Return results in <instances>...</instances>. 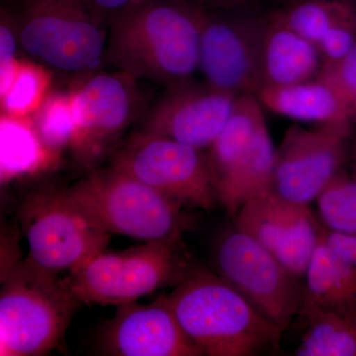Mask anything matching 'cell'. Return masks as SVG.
<instances>
[{"label": "cell", "mask_w": 356, "mask_h": 356, "mask_svg": "<svg viewBox=\"0 0 356 356\" xmlns=\"http://www.w3.org/2000/svg\"><path fill=\"white\" fill-rule=\"evenodd\" d=\"M207 10L191 0H145L110 22L104 64L170 88L199 69Z\"/></svg>", "instance_id": "cell-1"}, {"label": "cell", "mask_w": 356, "mask_h": 356, "mask_svg": "<svg viewBox=\"0 0 356 356\" xmlns=\"http://www.w3.org/2000/svg\"><path fill=\"white\" fill-rule=\"evenodd\" d=\"M161 298L202 355L252 356L280 348L284 330L219 274L187 266L172 291Z\"/></svg>", "instance_id": "cell-2"}, {"label": "cell", "mask_w": 356, "mask_h": 356, "mask_svg": "<svg viewBox=\"0 0 356 356\" xmlns=\"http://www.w3.org/2000/svg\"><path fill=\"white\" fill-rule=\"evenodd\" d=\"M65 193L90 226L111 236L181 242L191 226L180 204L112 166L91 170Z\"/></svg>", "instance_id": "cell-3"}, {"label": "cell", "mask_w": 356, "mask_h": 356, "mask_svg": "<svg viewBox=\"0 0 356 356\" xmlns=\"http://www.w3.org/2000/svg\"><path fill=\"white\" fill-rule=\"evenodd\" d=\"M4 8L35 62L74 77L104 64L108 26L88 0H9Z\"/></svg>", "instance_id": "cell-4"}, {"label": "cell", "mask_w": 356, "mask_h": 356, "mask_svg": "<svg viewBox=\"0 0 356 356\" xmlns=\"http://www.w3.org/2000/svg\"><path fill=\"white\" fill-rule=\"evenodd\" d=\"M81 305L67 280L28 259L1 267L0 355H48Z\"/></svg>", "instance_id": "cell-5"}, {"label": "cell", "mask_w": 356, "mask_h": 356, "mask_svg": "<svg viewBox=\"0 0 356 356\" xmlns=\"http://www.w3.org/2000/svg\"><path fill=\"white\" fill-rule=\"evenodd\" d=\"M207 156L218 202L229 216L273 191L276 149L257 95L236 97L228 123Z\"/></svg>", "instance_id": "cell-6"}, {"label": "cell", "mask_w": 356, "mask_h": 356, "mask_svg": "<svg viewBox=\"0 0 356 356\" xmlns=\"http://www.w3.org/2000/svg\"><path fill=\"white\" fill-rule=\"evenodd\" d=\"M188 266L181 242H145L91 257L70 271L67 284L83 305H122L175 284Z\"/></svg>", "instance_id": "cell-7"}, {"label": "cell", "mask_w": 356, "mask_h": 356, "mask_svg": "<svg viewBox=\"0 0 356 356\" xmlns=\"http://www.w3.org/2000/svg\"><path fill=\"white\" fill-rule=\"evenodd\" d=\"M138 81L120 70L74 77L69 90L74 115L70 149L83 168L95 170L113 154L131 124L146 112Z\"/></svg>", "instance_id": "cell-8"}, {"label": "cell", "mask_w": 356, "mask_h": 356, "mask_svg": "<svg viewBox=\"0 0 356 356\" xmlns=\"http://www.w3.org/2000/svg\"><path fill=\"white\" fill-rule=\"evenodd\" d=\"M110 166L182 207L210 211L218 202L207 154L177 140L135 131L111 154Z\"/></svg>", "instance_id": "cell-9"}, {"label": "cell", "mask_w": 356, "mask_h": 356, "mask_svg": "<svg viewBox=\"0 0 356 356\" xmlns=\"http://www.w3.org/2000/svg\"><path fill=\"white\" fill-rule=\"evenodd\" d=\"M19 220L29 247L27 259L51 273L74 270L104 252L111 238L88 224L65 191L30 192L20 204Z\"/></svg>", "instance_id": "cell-10"}, {"label": "cell", "mask_w": 356, "mask_h": 356, "mask_svg": "<svg viewBox=\"0 0 356 356\" xmlns=\"http://www.w3.org/2000/svg\"><path fill=\"white\" fill-rule=\"evenodd\" d=\"M215 261L218 274L255 310L284 331L287 329L303 303L305 284L301 277L236 227L220 238Z\"/></svg>", "instance_id": "cell-11"}, {"label": "cell", "mask_w": 356, "mask_h": 356, "mask_svg": "<svg viewBox=\"0 0 356 356\" xmlns=\"http://www.w3.org/2000/svg\"><path fill=\"white\" fill-rule=\"evenodd\" d=\"M351 121L288 129L276 149L273 191L292 202L310 205L343 170Z\"/></svg>", "instance_id": "cell-12"}, {"label": "cell", "mask_w": 356, "mask_h": 356, "mask_svg": "<svg viewBox=\"0 0 356 356\" xmlns=\"http://www.w3.org/2000/svg\"><path fill=\"white\" fill-rule=\"evenodd\" d=\"M267 19L206 13L199 69L205 83L236 96L257 95L262 86L261 51Z\"/></svg>", "instance_id": "cell-13"}, {"label": "cell", "mask_w": 356, "mask_h": 356, "mask_svg": "<svg viewBox=\"0 0 356 356\" xmlns=\"http://www.w3.org/2000/svg\"><path fill=\"white\" fill-rule=\"evenodd\" d=\"M236 97L189 79L166 88L143 115L140 131L198 149L210 147L228 123Z\"/></svg>", "instance_id": "cell-14"}, {"label": "cell", "mask_w": 356, "mask_h": 356, "mask_svg": "<svg viewBox=\"0 0 356 356\" xmlns=\"http://www.w3.org/2000/svg\"><path fill=\"white\" fill-rule=\"evenodd\" d=\"M235 219L236 229L261 243L293 274L305 277L321 231L309 205L270 191L245 203Z\"/></svg>", "instance_id": "cell-15"}, {"label": "cell", "mask_w": 356, "mask_h": 356, "mask_svg": "<svg viewBox=\"0 0 356 356\" xmlns=\"http://www.w3.org/2000/svg\"><path fill=\"white\" fill-rule=\"evenodd\" d=\"M104 355L202 356L161 296L149 305L122 304L98 337Z\"/></svg>", "instance_id": "cell-16"}, {"label": "cell", "mask_w": 356, "mask_h": 356, "mask_svg": "<svg viewBox=\"0 0 356 356\" xmlns=\"http://www.w3.org/2000/svg\"><path fill=\"white\" fill-rule=\"evenodd\" d=\"M317 46L274 16L267 18L261 51L262 86H286L316 79L322 69Z\"/></svg>", "instance_id": "cell-17"}, {"label": "cell", "mask_w": 356, "mask_h": 356, "mask_svg": "<svg viewBox=\"0 0 356 356\" xmlns=\"http://www.w3.org/2000/svg\"><path fill=\"white\" fill-rule=\"evenodd\" d=\"M305 278L299 314L329 311L356 318V270L332 254L320 236Z\"/></svg>", "instance_id": "cell-18"}, {"label": "cell", "mask_w": 356, "mask_h": 356, "mask_svg": "<svg viewBox=\"0 0 356 356\" xmlns=\"http://www.w3.org/2000/svg\"><path fill=\"white\" fill-rule=\"evenodd\" d=\"M60 158L40 138L31 115L0 117V180L4 185L53 170Z\"/></svg>", "instance_id": "cell-19"}, {"label": "cell", "mask_w": 356, "mask_h": 356, "mask_svg": "<svg viewBox=\"0 0 356 356\" xmlns=\"http://www.w3.org/2000/svg\"><path fill=\"white\" fill-rule=\"evenodd\" d=\"M257 97L274 113L320 124L353 121L334 89L316 79L286 86H264Z\"/></svg>", "instance_id": "cell-20"}, {"label": "cell", "mask_w": 356, "mask_h": 356, "mask_svg": "<svg viewBox=\"0 0 356 356\" xmlns=\"http://www.w3.org/2000/svg\"><path fill=\"white\" fill-rule=\"evenodd\" d=\"M308 330L295 355L356 356V318L329 311L303 316Z\"/></svg>", "instance_id": "cell-21"}, {"label": "cell", "mask_w": 356, "mask_h": 356, "mask_svg": "<svg viewBox=\"0 0 356 356\" xmlns=\"http://www.w3.org/2000/svg\"><path fill=\"white\" fill-rule=\"evenodd\" d=\"M355 13L356 0H296L273 16L317 46L334 23Z\"/></svg>", "instance_id": "cell-22"}, {"label": "cell", "mask_w": 356, "mask_h": 356, "mask_svg": "<svg viewBox=\"0 0 356 356\" xmlns=\"http://www.w3.org/2000/svg\"><path fill=\"white\" fill-rule=\"evenodd\" d=\"M50 69L35 60H19L8 90L0 95L1 113L29 116L34 114L50 95Z\"/></svg>", "instance_id": "cell-23"}, {"label": "cell", "mask_w": 356, "mask_h": 356, "mask_svg": "<svg viewBox=\"0 0 356 356\" xmlns=\"http://www.w3.org/2000/svg\"><path fill=\"white\" fill-rule=\"evenodd\" d=\"M31 116L44 146L60 158L63 151L70 147L74 133V115L69 91L50 92Z\"/></svg>", "instance_id": "cell-24"}, {"label": "cell", "mask_w": 356, "mask_h": 356, "mask_svg": "<svg viewBox=\"0 0 356 356\" xmlns=\"http://www.w3.org/2000/svg\"><path fill=\"white\" fill-rule=\"evenodd\" d=\"M316 201L324 226L356 236V181L353 177L341 170Z\"/></svg>", "instance_id": "cell-25"}, {"label": "cell", "mask_w": 356, "mask_h": 356, "mask_svg": "<svg viewBox=\"0 0 356 356\" xmlns=\"http://www.w3.org/2000/svg\"><path fill=\"white\" fill-rule=\"evenodd\" d=\"M318 79L329 84L351 119L356 118V44L350 53L332 64L323 65Z\"/></svg>", "instance_id": "cell-26"}, {"label": "cell", "mask_w": 356, "mask_h": 356, "mask_svg": "<svg viewBox=\"0 0 356 356\" xmlns=\"http://www.w3.org/2000/svg\"><path fill=\"white\" fill-rule=\"evenodd\" d=\"M356 44V13L337 21L317 44L323 65L346 57Z\"/></svg>", "instance_id": "cell-27"}, {"label": "cell", "mask_w": 356, "mask_h": 356, "mask_svg": "<svg viewBox=\"0 0 356 356\" xmlns=\"http://www.w3.org/2000/svg\"><path fill=\"white\" fill-rule=\"evenodd\" d=\"M18 48L20 47L13 19L6 9L2 7L0 19V95L8 90L15 76L19 63Z\"/></svg>", "instance_id": "cell-28"}, {"label": "cell", "mask_w": 356, "mask_h": 356, "mask_svg": "<svg viewBox=\"0 0 356 356\" xmlns=\"http://www.w3.org/2000/svg\"><path fill=\"white\" fill-rule=\"evenodd\" d=\"M320 236L327 248L344 264L356 270V236L321 228Z\"/></svg>", "instance_id": "cell-29"}, {"label": "cell", "mask_w": 356, "mask_h": 356, "mask_svg": "<svg viewBox=\"0 0 356 356\" xmlns=\"http://www.w3.org/2000/svg\"><path fill=\"white\" fill-rule=\"evenodd\" d=\"M97 15L107 26L119 14L137 6L145 0H88Z\"/></svg>", "instance_id": "cell-30"}, {"label": "cell", "mask_w": 356, "mask_h": 356, "mask_svg": "<svg viewBox=\"0 0 356 356\" xmlns=\"http://www.w3.org/2000/svg\"><path fill=\"white\" fill-rule=\"evenodd\" d=\"M208 11L231 10L257 0H191Z\"/></svg>", "instance_id": "cell-31"}, {"label": "cell", "mask_w": 356, "mask_h": 356, "mask_svg": "<svg viewBox=\"0 0 356 356\" xmlns=\"http://www.w3.org/2000/svg\"><path fill=\"white\" fill-rule=\"evenodd\" d=\"M351 177H353V179H355L356 181V151L355 154V158H353V175H351Z\"/></svg>", "instance_id": "cell-32"}]
</instances>
